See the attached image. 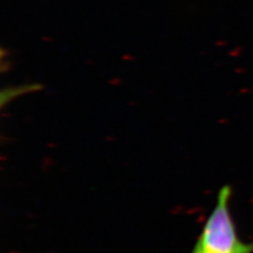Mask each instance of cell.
Returning a JSON list of instances; mask_svg holds the SVG:
<instances>
[{"mask_svg":"<svg viewBox=\"0 0 253 253\" xmlns=\"http://www.w3.org/2000/svg\"><path fill=\"white\" fill-rule=\"evenodd\" d=\"M232 188L226 185L219 190L212 209L191 253H253V242L240 239L231 214Z\"/></svg>","mask_w":253,"mask_h":253,"instance_id":"6da1fadb","label":"cell"},{"mask_svg":"<svg viewBox=\"0 0 253 253\" xmlns=\"http://www.w3.org/2000/svg\"><path fill=\"white\" fill-rule=\"evenodd\" d=\"M42 86L41 84H26L18 86H7L1 92V107H4L5 104L14 100L16 97H19L20 95L26 93H31L33 91L42 90Z\"/></svg>","mask_w":253,"mask_h":253,"instance_id":"7a4b0ae2","label":"cell"}]
</instances>
